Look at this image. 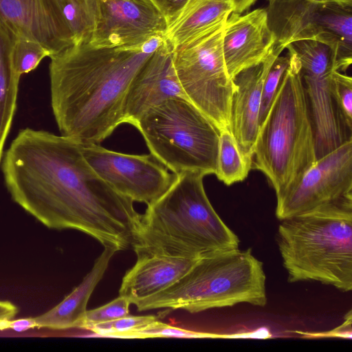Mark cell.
<instances>
[{"mask_svg":"<svg viewBox=\"0 0 352 352\" xmlns=\"http://www.w3.org/2000/svg\"><path fill=\"white\" fill-rule=\"evenodd\" d=\"M12 199L50 229H74L116 252L133 249L141 214L94 171L78 142L25 129L2 166Z\"/></svg>","mask_w":352,"mask_h":352,"instance_id":"6da1fadb","label":"cell"},{"mask_svg":"<svg viewBox=\"0 0 352 352\" xmlns=\"http://www.w3.org/2000/svg\"><path fill=\"white\" fill-rule=\"evenodd\" d=\"M164 40L111 48L80 43L50 57L51 102L61 134L99 144L123 124L130 84Z\"/></svg>","mask_w":352,"mask_h":352,"instance_id":"7a4b0ae2","label":"cell"},{"mask_svg":"<svg viewBox=\"0 0 352 352\" xmlns=\"http://www.w3.org/2000/svg\"><path fill=\"white\" fill-rule=\"evenodd\" d=\"M204 175L184 172L141 214L133 250L198 259L239 248V239L218 215L206 193Z\"/></svg>","mask_w":352,"mask_h":352,"instance_id":"3957f363","label":"cell"},{"mask_svg":"<svg viewBox=\"0 0 352 352\" xmlns=\"http://www.w3.org/2000/svg\"><path fill=\"white\" fill-rule=\"evenodd\" d=\"M289 64L254 144L252 165L282 198L317 160L316 140L299 63L288 51Z\"/></svg>","mask_w":352,"mask_h":352,"instance_id":"277c9868","label":"cell"},{"mask_svg":"<svg viewBox=\"0 0 352 352\" xmlns=\"http://www.w3.org/2000/svg\"><path fill=\"white\" fill-rule=\"evenodd\" d=\"M265 280L263 263L251 249L236 248L198 258L175 283L135 305L139 311L169 309L190 313L242 302L263 307Z\"/></svg>","mask_w":352,"mask_h":352,"instance_id":"5b68a950","label":"cell"},{"mask_svg":"<svg viewBox=\"0 0 352 352\" xmlns=\"http://www.w3.org/2000/svg\"><path fill=\"white\" fill-rule=\"evenodd\" d=\"M278 245L289 282L312 280L352 289V208L283 219Z\"/></svg>","mask_w":352,"mask_h":352,"instance_id":"8992f818","label":"cell"},{"mask_svg":"<svg viewBox=\"0 0 352 352\" xmlns=\"http://www.w3.org/2000/svg\"><path fill=\"white\" fill-rule=\"evenodd\" d=\"M134 126L151 154L174 174L215 175L219 131L186 98H170L151 108Z\"/></svg>","mask_w":352,"mask_h":352,"instance_id":"52a82bcc","label":"cell"},{"mask_svg":"<svg viewBox=\"0 0 352 352\" xmlns=\"http://www.w3.org/2000/svg\"><path fill=\"white\" fill-rule=\"evenodd\" d=\"M224 23L173 50V65L185 98L219 131L230 130L234 91L233 81L226 72L222 52Z\"/></svg>","mask_w":352,"mask_h":352,"instance_id":"ba28073f","label":"cell"},{"mask_svg":"<svg viewBox=\"0 0 352 352\" xmlns=\"http://www.w3.org/2000/svg\"><path fill=\"white\" fill-rule=\"evenodd\" d=\"M265 10L276 44L318 41L332 50L336 71L351 65L352 11L322 0H268Z\"/></svg>","mask_w":352,"mask_h":352,"instance_id":"9c48e42d","label":"cell"},{"mask_svg":"<svg viewBox=\"0 0 352 352\" xmlns=\"http://www.w3.org/2000/svg\"><path fill=\"white\" fill-rule=\"evenodd\" d=\"M296 57L307 96L316 140L317 159L352 139L338 117L332 95L334 56L331 48L315 41L285 46Z\"/></svg>","mask_w":352,"mask_h":352,"instance_id":"30bf717a","label":"cell"},{"mask_svg":"<svg viewBox=\"0 0 352 352\" xmlns=\"http://www.w3.org/2000/svg\"><path fill=\"white\" fill-rule=\"evenodd\" d=\"M352 207V139L317 159L297 184L276 200V216L292 217Z\"/></svg>","mask_w":352,"mask_h":352,"instance_id":"8fae6325","label":"cell"},{"mask_svg":"<svg viewBox=\"0 0 352 352\" xmlns=\"http://www.w3.org/2000/svg\"><path fill=\"white\" fill-rule=\"evenodd\" d=\"M80 145L85 159L99 177L133 202L151 204L166 191L176 177L151 154H125L96 144Z\"/></svg>","mask_w":352,"mask_h":352,"instance_id":"7c38bea8","label":"cell"},{"mask_svg":"<svg viewBox=\"0 0 352 352\" xmlns=\"http://www.w3.org/2000/svg\"><path fill=\"white\" fill-rule=\"evenodd\" d=\"M98 17L90 41L96 47H130L164 36L168 22L151 0H98Z\"/></svg>","mask_w":352,"mask_h":352,"instance_id":"4fadbf2b","label":"cell"},{"mask_svg":"<svg viewBox=\"0 0 352 352\" xmlns=\"http://www.w3.org/2000/svg\"><path fill=\"white\" fill-rule=\"evenodd\" d=\"M65 0H0V26L13 38L41 44L54 56L74 44L63 16Z\"/></svg>","mask_w":352,"mask_h":352,"instance_id":"5bb4252c","label":"cell"},{"mask_svg":"<svg viewBox=\"0 0 352 352\" xmlns=\"http://www.w3.org/2000/svg\"><path fill=\"white\" fill-rule=\"evenodd\" d=\"M184 98L173 65V47L165 39L133 78L124 104V123L133 126L151 108Z\"/></svg>","mask_w":352,"mask_h":352,"instance_id":"9a60e30c","label":"cell"},{"mask_svg":"<svg viewBox=\"0 0 352 352\" xmlns=\"http://www.w3.org/2000/svg\"><path fill=\"white\" fill-rule=\"evenodd\" d=\"M276 38L267 24L265 8L244 15L232 12L226 21L222 52L229 78L263 61L272 51Z\"/></svg>","mask_w":352,"mask_h":352,"instance_id":"2e32d148","label":"cell"},{"mask_svg":"<svg viewBox=\"0 0 352 352\" xmlns=\"http://www.w3.org/2000/svg\"><path fill=\"white\" fill-rule=\"evenodd\" d=\"M285 49L275 43L263 61L242 70L232 79L234 91L230 131L243 154L251 160L259 130L258 115L263 82L272 63Z\"/></svg>","mask_w":352,"mask_h":352,"instance_id":"e0dca14e","label":"cell"},{"mask_svg":"<svg viewBox=\"0 0 352 352\" xmlns=\"http://www.w3.org/2000/svg\"><path fill=\"white\" fill-rule=\"evenodd\" d=\"M137 257L135 265L122 278L119 290V296L134 305L170 287L197 260L159 254Z\"/></svg>","mask_w":352,"mask_h":352,"instance_id":"ac0fdd59","label":"cell"},{"mask_svg":"<svg viewBox=\"0 0 352 352\" xmlns=\"http://www.w3.org/2000/svg\"><path fill=\"white\" fill-rule=\"evenodd\" d=\"M116 252L113 248L104 247L90 272L69 295L47 312L33 317L36 327L56 330L79 328L87 311L88 300Z\"/></svg>","mask_w":352,"mask_h":352,"instance_id":"d6986e66","label":"cell"},{"mask_svg":"<svg viewBox=\"0 0 352 352\" xmlns=\"http://www.w3.org/2000/svg\"><path fill=\"white\" fill-rule=\"evenodd\" d=\"M233 12L226 0H188L168 23L164 35L173 50L189 39L224 23Z\"/></svg>","mask_w":352,"mask_h":352,"instance_id":"ffe728a7","label":"cell"},{"mask_svg":"<svg viewBox=\"0 0 352 352\" xmlns=\"http://www.w3.org/2000/svg\"><path fill=\"white\" fill-rule=\"evenodd\" d=\"M12 37L0 26V162L16 105L20 77L10 58Z\"/></svg>","mask_w":352,"mask_h":352,"instance_id":"44dd1931","label":"cell"},{"mask_svg":"<svg viewBox=\"0 0 352 352\" xmlns=\"http://www.w3.org/2000/svg\"><path fill=\"white\" fill-rule=\"evenodd\" d=\"M252 167V160L240 150L229 129L219 131L217 164L215 175L226 185L243 181Z\"/></svg>","mask_w":352,"mask_h":352,"instance_id":"7402d4cb","label":"cell"},{"mask_svg":"<svg viewBox=\"0 0 352 352\" xmlns=\"http://www.w3.org/2000/svg\"><path fill=\"white\" fill-rule=\"evenodd\" d=\"M63 10L74 44L89 43L98 21V0H65Z\"/></svg>","mask_w":352,"mask_h":352,"instance_id":"603a6c76","label":"cell"},{"mask_svg":"<svg viewBox=\"0 0 352 352\" xmlns=\"http://www.w3.org/2000/svg\"><path fill=\"white\" fill-rule=\"evenodd\" d=\"M50 56L47 50L37 42L25 38H12L11 63L19 77L34 70L43 58Z\"/></svg>","mask_w":352,"mask_h":352,"instance_id":"cb8c5ba5","label":"cell"},{"mask_svg":"<svg viewBox=\"0 0 352 352\" xmlns=\"http://www.w3.org/2000/svg\"><path fill=\"white\" fill-rule=\"evenodd\" d=\"M332 95L340 120L352 134V78L338 71L332 74Z\"/></svg>","mask_w":352,"mask_h":352,"instance_id":"d4e9b609","label":"cell"},{"mask_svg":"<svg viewBox=\"0 0 352 352\" xmlns=\"http://www.w3.org/2000/svg\"><path fill=\"white\" fill-rule=\"evenodd\" d=\"M289 64V56L279 55L272 63L265 78L262 89L258 115L259 128L265 120L281 80Z\"/></svg>","mask_w":352,"mask_h":352,"instance_id":"484cf974","label":"cell"},{"mask_svg":"<svg viewBox=\"0 0 352 352\" xmlns=\"http://www.w3.org/2000/svg\"><path fill=\"white\" fill-rule=\"evenodd\" d=\"M157 320V317L154 316L129 314L112 321L94 324L87 330L99 335L126 338L130 333L142 329Z\"/></svg>","mask_w":352,"mask_h":352,"instance_id":"4316f807","label":"cell"},{"mask_svg":"<svg viewBox=\"0 0 352 352\" xmlns=\"http://www.w3.org/2000/svg\"><path fill=\"white\" fill-rule=\"evenodd\" d=\"M130 305L131 302L128 299L119 296L103 306L87 310L79 328L88 329L94 324L112 321L128 316Z\"/></svg>","mask_w":352,"mask_h":352,"instance_id":"83f0119b","label":"cell"},{"mask_svg":"<svg viewBox=\"0 0 352 352\" xmlns=\"http://www.w3.org/2000/svg\"><path fill=\"white\" fill-rule=\"evenodd\" d=\"M206 334L182 329L160 322L158 320L142 329L130 333L126 338H147L159 337L199 338Z\"/></svg>","mask_w":352,"mask_h":352,"instance_id":"f1b7e54d","label":"cell"},{"mask_svg":"<svg viewBox=\"0 0 352 352\" xmlns=\"http://www.w3.org/2000/svg\"><path fill=\"white\" fill-rule=\"evenodd\" d=\"M166 17L168 23L180 12L188 0H151Z\"/></svg>","mask_w":352,"mask_h":352,"instance_id":"f546056e","label":"cell"},{"mask_svg":"<svg viewBox=\"0 0 352 352\" xmlns=\"http://www.w3.org/2000/svg\"><path fill=\"white\" fill-rule=\"evenodd\" d=\"M18 313L17 307L8 300H0V330L5 329L8 322L13 320Z\"/></svg>","mask_w":352,"mask_h":352,"instance_id":"4dcf8cb0","label":"cell"},{"mask_svg":"<svg viewBox=\"0 0 352 352\" xmlns=\"http://www.w3.org/2000/svg\"><path fill=\"white\" fill-rule=\"evenodd\" d=\"M346 318H345L344 322L337 327L336 329H333L332 331L324 333H318V336H340L344 338L351 337V311L350 310L348 314L346 315Z\"/></svg>","mask_w":352,"mask_h":352,"instance_id":"1f68e13d","label":"cell"},{"mask_svg":"<svg viewBox=\"0 0 352 352\" xmlns=\"http://www.w3.org/2000/svg\"><path fill=\"white\" fill-rule=\"evenodd\" d=\"M36 327L33 317L12 320L8 322L5 329H11L15 331H25L30 329Z\"/></svg>","mask_w":352,"mask_h":352,"instance_id":"d6a6232c","label":"cell"},{"mask_svg":"<svg viewBox=\"0 0 352 352\" xmlns=\"http://www.w3.org/2000/svg\"><path fill=\"white\" fill-rule=\"evenodd\" d=\"M229 1L233 7V12L241 14L248 9L256 0H226Z\"/></svg>","mask_w":352,"mask_h":352,"instance_id":"836d02e7","label":"cell"},{"mask_svg":"<svg viewBox=\"0 0 352 352\" xmlns=\"http://www.w3.org/2000/svg\"><path fill=\"white\" fill-rule=\"evenodd\" d=\"M326 3L337 5L346 10L352 11V0H322Z\"/></svg>","mask_w":352,"mask_h":352,"instance_id":"e575fe53","label":"cell"}]
</instances>
